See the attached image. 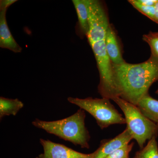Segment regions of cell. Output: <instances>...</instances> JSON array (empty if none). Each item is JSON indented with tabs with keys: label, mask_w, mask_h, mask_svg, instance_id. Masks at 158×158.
<instances>
[{
	"label": "cell",
	"mask_w": 158,
	"mask_h": 158,
	"mask_svg": "<svg viewBox=\"0 0 158 158\" xmlns=\"http://www.w3.org/2000/svg\"><path fill=\"white\" fill-rule=\"evenodd\" d=\"M133 139L127 128L115 138L101 141L99 147L95 151L93 158H105L115 151L129 144Z\"/></svg>",
	"instance_id": "52a82bcc"
},
{
	"label": "cell",
	"mask_w": 158,
	"mask_h": 158,
	"mask_svg": "<svg viewBox=\"0 0 158 158\" xmlns=\"http://www.w3.org/2000/svg\"><path fill=\"white\" fill-rule=\"evenodd\" d=\"M72 2L76 10L80 31L87 36L89 30L88 0H73Z\"/></svg>",
	"instance_id": "8fae6325"
},
{
	"label": "cell",
	"mask_w": 158,
	"mask_h": 158,
	"mask_svg": "<svg viewBox=\"0 0 158 158\" xmlns=\"http://www.w3.org/2000/svg\"><path fill=\"white\" fill-rule=\"evenodd\" d=\"M134 143H131L115 151L105 158H127L134 146Z\"/></svg>",
	"instance_id": "2e32d148"
},
{
	"label": "cell",
	"mask_w": 158,
	"mask_h": 158,
	"mask_svg": "<svg viewBox=\"0 0 158 158\" xmlns=\"http://www.w3.org/2000/svg\"><path fill=\"white\" fill-rule=\"evenodd\" d=\"M85 111L81 109L67 118L56 121H43L36 118L32 122L35 127L44 130L82 148H89L90 137L85 127Z\"/></svg>",
	"instance_id": "7a4b0ae2"
},
{
	"label": "cell",
	"mask_w": 158,
	"mask_h": 158,
	"mask_svg": "<svg viewBox=\"0 0 158 158\" xmlns=\"http://www.w3.org/2000/svg\"><path fill=\"white\" fill-rule=\"evenodd\" d=\"M156 94H157L158 95V88L157 90L156 91Z\"/></svg>",
	"instance_id": "ffe728a7"
},
{
	"label": "cell",
	"mask_w": 158,
	"mask_h": 158,
	"mask_svg": "<svg viewBox=\"0 0 158 158\" xmlns=\"http://www.w3.org/2000/svg\"><path fill=\"white\" fill-rule=\"evenodd\" d=\"M6 11L0 10V47L8 49L15 53L21 52L22 48L14 39L7 24Z\"/></svg>",
	"instance_id": "ba28073f"
},
{
	"label": "cell",
	"mask_w": 158,
	"mask_h": 158,
	"mask_svg": "<svg viewBox=\"0 0 158 158\" xmlns=\"http://www.w3.org/2000/svg\"><path fill=\"white\" fill-rule=\"evenodd\" d=\"M156 138L154 137L149 140L146 146L136 153L134 158H158V147Z\"/></svg>",
	"instance_id": "4fadbf2b"
},
{
	"label": "cell",
	"mask_w": 158,
	"mask_h": 158,
	"mask_svg": "<svg viewBox=\"0 0 158 158\" xmlns=\"http://www.w3.org/2000/svg\"><path fill=\"white\" fill-rule=\"evenodd\" d=\"M110 25L90 27L86 36L96 59L100 75L99 86L103 89H109L114 85L113 63L106 48V35Z\"/></svg>",
	"instance_id": "277c9868"
},
{
	"label": "cell",
	"mask_w": 158,
	"mask_h": 158,
	"mask_svg": "<svg viewBox=\"0 0 158 158\" xmlns=\"http://www.w3.org/2000/svg\"><path fill=\"white\" fill-rule=\"evenodd\" d=\"M106 48L108 56L114 65H120L125 62L123 58L116 32L111 24L107 31Z\"/></svg>",
	"instance_id": "9c48e42d"
},
{
	"label": "cell",
	"mask_w": 158,
	"mask_h": 158,
	"mask_svg": "<svg viewBox=\"0 0 158 158\" xmlns=\"http://www.w3.org/2000/svg\"><path fill=\"white\" fill-rule=\"evenodd\" d=\"M24 106V104L18 99L0 98V118L7 116H16Z\"/></svg>",
	"instance_id": "7c38bea8"
},
{
	"label": "cell",
	"mask_w": 158,
	"mask_h": 158,
	"mask_svg": "<svg viewBox=\"0 0 158 158\" xmlns=\"http://www.w3.org/2000/svg\"><path fill=\"white\" fill-rule=\"evenodd\" d=\"M137 106L144 116L158 124V100L148 93L141 99Z\"/></svg>",
	"instance_id": "30bf717a"
},
{
	"label": "cell",
	"mask_w": 158,
	"mask_h": 158,
	"mask_svg": "<svg viewBox=\"0 0 158 158\" xmlns=\"http://www.w3.org/2000/svg\"><path fill=\"white\" fill-rule=\"evenodd\" d=\"M40 141L43 148L44 152L36 158H93L94 156V152L82 153L50 140L40 138Z\"/></svg>",
	"instance_id": "8992f818"
},
{
	"label": "cell",
	"mask_w": 158,
	"mask_h": 158,
	"mask_svg": "<svg viewBox=\"0 0 158 158\" xmlns=\"http://www.w3.org/2000/svg\"><path fill=\"white\" fill-rule=\"evenodd\" d=\"M110 99L93 98L85 99L69 97L71 103L77 105L82 110L87 111L96 119L97 123L101 129L113 124H126L122 115L110 102Z\"/></svg>",
	"instance_id": "5b68a950"
},
{
	"label": "cell",
	"mask_w": 158,
	"mask_h": 158,
	"mask_svg": "<svg viewBox=\"0 0 158 158\" xmlns=\"http://www.w3.org/2000/svg\"><path fill=\"white\" fill-rule=\"evenodd\" d=\"M138 3L144 6H154L157 0H137Z\"/></svg>",
	"instance_id": "ac0fdd59"
},
{
	"label": "cell",
	"mask_w": 158,
	"mask_h": 158,
	"mask_svg": "<svg viewBox=\"0 0 158 158\" xmlns=\"http://www.w3.org/2000/svg\"><path fill=\"white\" fill-rule=\"evenodd\" d=\"M112 100L118 105L124 113L127 128L137 141L141 149L147 140L158 135V124L151 121L141 113L137 106L116 97Z\"/></svg>",
	"instance_id": "3957f363"
},
{
	"label": "cell",
	"mask_w": 158,
	"mask_h": 158,
	"mask_svg": "<svg viewBox=\"0 0 158 158\" xmlns=\"http://www.w3.org/2000/svg\"><path fill=\"white\" fill-rule=\"evenodd\" d=\"M17 1L16 0H1L0 1V10H7L9 7Z\"/></svg>",
	"instance_id": "e0dca14e"
},
{
	"label": "cell",
	"mask_w": 158,
	"mask_h": 158,
	"mask_svg": "<svg viewBox=\"0 0 158 158\" xmlns=\"http://www.w3.org/2000/svg\"><path fill=\"white\" fill-rule=\"evenodd\" d=\"M142 39L149 45L151 55L158 59V32H150L143 35Z\"/></svg>",
	"instance_id": "5bb4252c"
},
{
	"label": "cell",
	"mask_w": 158,
	"mask_h": 158,
	"mask_svg": "<svg viewBox=\"0 0 158 158\" xmlns=\"http://www.w3.org/2000/svg\"><path fill=\"white\" fill-rule=\"evenodd\" d=\"M129 2L135 8L150 19L153 21L155 14V7L154 6H144L141 5L137 0H130Z\"/></svg>",
	"instance_id": "9a60e30c"
},
{
	"label": "cell",
	"mask_w": 158,
	"mask_h": 158,
	"mask_svg": "<svg viewBox=\"0 0 158 158\" xmlns=\"http://www.w3.org/2000/svg\"><path fill=\"white\" fill-rule=\"evenodd\" d=\"M129 158L128 157V158Z\"/></svg>",
	"instance_id": "44dd1931"
},
{
	"label": "cell",
	"mask_w": 158,
	"mask_h": 158,
	"mask_svg": "<svg viewBox=\"0 0 158 158\" xmlns=\"http://www.w3.org/2000/svg\"><path fill=\"white\" fill-rule=\"evenodd\" d=\"M114 82L118 97L137 106L158 81V59L152 55L138 64H113Z\"/></svg>",
	"instance_id": "6da1fadb"
},
{
	"label": "cell",
	"mask_w": 158,
	"mask_h": 158,
	"mask_svg": "<svg viewBox=\"0 0 158 158\" xmlns=\"http://www.w3.org/2000/svg\"><path fill=\"white\" fill-rule=\"evenodd\" d=\"M154 7L155 11L153 21L158 24V0L156 3Z\"/></svg>",
	"instance_id": "d6986e66"
}]
</instances>
